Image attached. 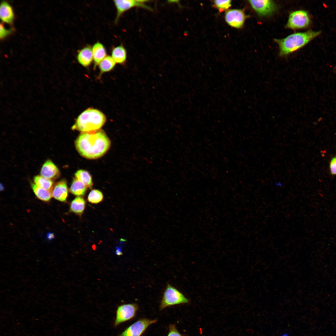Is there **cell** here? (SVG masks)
I'll use <instances>...</instances> for the list:
<instances>
[{
  "label": "cell",
  "instance_id": "1",
  "mask_svg": "<svg viewBox=\"0 0 336 336\" xmlns=\"http://www.w3.org/2000/svg\"><path fill=\"white\" fill-rule=\"evenodd\" d=\"M76 148L82 156L88 159L98 158L109 149L111 142L102 130L82 133L75 141Z\"/></svg>",
  "mask_w": 336,
  "mask_h": 336
},
{
  "label": "cell",
  "instance_id": "2",
  "mask_svg": "<svg viewBox=\"0 0 336 336\" xmlns=\"http://www.w3.org/2000/svg\"><path fill=\"white\" fill-rule=\"evenodd\" d=\"M320 31L312 30L295 33L282 39H275L278 45L279 55L284 56L300 49L318 36Z\"/></svg>",
  "mask_w": 336,
  "mask_h": 336
},
{
  "label": "cell",
  "instance_id": "3",
  "mask_svg": "<svg viewBox=\"0 0 336 336\" xmlns=\"http://www.w3.org/2000/svg\"><path fill=\"white\" fill-rule=\"evenodd\" d=\"M106 121L105 116L101 111L89 108L78 116L72 129L82 133L95 131L100 130Z\"/></svg>",
  "mask_w": 336,
  "mask_h": 336
},
{
  "label": "cell",
  "instance_id": "4",
  "mask_svg": "<svg viewBox=\"0 0 336 336\" xmlns=\"http://www.w3.org/2000/svg\"><path fill=\"white\" fill-rule=\"evenodd\" d=\"M189 302V300L182 293L168 283L163 293L159 309L162 310L168 307Z\"/></svg>",
  "mask_w": 336,
  "mask_h": 336
},
{
  "label": "cell",
  "instance_id": "5",
  "mask_svg": "<svg viewBox=\"0 0 336 336\" xmlns=\"http://www.w3.org/2000/svg\"><path fill=\"white\" fill-rule=\"evenodd\" d=\"M149 1L143 0H114L117 11L115 23H117L120 17L125 12L134 7H141L152 11V8L146 4Z\"/></svg>",
  "mask_w": 336,
  "mask_h": 336
},
{
  "label": "cell",
  "instance_id": "6",
  "mask_svg": "<svg viewBox=\"0 0 336 336\" xmlns=\"http://www.w3.org/2000/svg\"><path fill=\"white\" fill-rule=\"evenodd\" d=\"M136 303L124 304L119 306L116 311L114 326H118L120 324L134 318L138 309Z\"/></svg>",
  "mask_w": 336,
  "mask_h": 336
},
{
  "label": "cell",
  "instance_id": "7",
  "mask_svg": "<svg viewBox=\"0 0 336 336\" xmlns=\"http://www.w3.org/2000/svg\"><path fill=\"white\" fill-rule=\"evenodd\" d=\"M310 19L308 13L303 10H298L290 14L286 27L291 29H302L308 26Z\"/></svg>",
  "mask_w": 336,
  "mask_h": 336
},
{
  "label": "cell",
  "instance_id": "8",
  "mask_svg": "<svg viewBox=\"0 0 336 336\" xmlns=\"http://www.w3.org/2000/svg\"><path fill=\"white\" fill-rule=\"evenodd\" d=\"M156 319H139L127 328L119 336H141L147 328L157 322Z\"/></svg>",
  "mask_w": 336,
  "mask_h": 336
},
{
  "label": "cell",
  "instance_id": "9",
  "mask_svg": "<svg viewBox=\"0 0 336 336\" xmlns=\"http://www.w3.org/2000/svg\"><path fill=\"white\" fill-rule=\"evenodd\" d=\"M248 1L253 9L260 16H270L277 10V6L272 0H249Z\"/></svg>",
  "mask_w": 336,
  "mask_h": 336
},
{
  "label": "cell",
  "instance_id": "10",
  "mask_svg": "<svg viewBox=\"0 0 336 336\" xmlns=\"http://www.w3.org/2000/svg\"><path fill=\"white\" fill-rule=\"evenodd\" d=\"M246 17L244 11L240 9L228 10L225 14V20L227 24L236 28L243 27Z\"/></svg>",
  "mask_w": 336,
  "mask_h": 336
},
{
  "label": "cell",
  "instance_id": "11",
  "mask_svg": "<svg viewBox=\"0 0 336 336\" xmlns=\"http://www.w3.org/2000/svg\"><path fill=\"white\" fill-rule=\"evenodd\" d=\"M52 196L61 202L65 201L68 196L66 181L62 180L55 184L51 190Z\"/></svg>",
  "mask_w": 336,
  "mask_h": 336
},
{
  "label": "cell",
  "instance_id": "12",
  "mask_svg": "<svg viewBox=\"0 0 336 336\" xmlns=\"http://www.w3.org/2000/svg\"><path fill=\"white\" fill-rule=\"evenodd\" d=\"M41 176L52 180L59 177V170L56 165L51 160H47L43 164L40 171Z\"/></svg>",
  "mask_w": 336,
  "mask_h": 336
},
{
  "label": "cell",
  "instance_id": "13",
  "mask_svg": "<svg viewBox=\"0 0 336 336\" xmlns=\"http://www.w3.org/2000/svg\"><path fill=\"white\" fill-rule=\"evenodd\" d=\"M78 63L85 67L89 66L93 61L92 47L87 45L80 50L77 55Z\"/></svg>",
  "mask_w": 336,
  "mask_h": 336
},
{
  "label": "cell",
  "instance_id": "14",
  "mask_svg": "<svg viewBox=\"0 0 336 336\" xmlns=\"http://www.w3.org/2000/svg\"><path fill=\"white\" fill-rule=\"evenodd\" d=\"M0 17L2 22L12 24L14 18V14L11 6L5 1H2L0 6Z\"/></svg>",
  "mask_w": 336,
  "mask_h": 336
},
{
  "label": "cell",
  "instance_id": "15",
  "mask_svg": "<svg viewBox=\"0 0 336 336\" xmlns=\"http://www.w3.org/2000/svg\"><path fill=\"white\" fill-rule=\"evenodd\" d=\"M92 49L93 61L95 67L107 56L106 51L104 45L99 42L95 43Z\"/></svg>",
  "mask_w": 336,
  "mask_h": 336
},
{
  "label": "cell",
  "instance_id": "16",
  "mask_svg": "<svg viewBox=\"0 0 336 336\" xmlns=\"http://www.w3.org/2000/svg\"><path fill=\"white\" fill-rule=\"evenodd\" d=\"M111 56L116 63L124 64L127 58L126 49L122 44L114 47L112 50Z\"/></svg>",
  "mask_w": 336,
  "mask_h": 336
},
{
  "label": "cell",
  "instance_id": "17",
  "mask_svg": "<svg viewBox=\"0 0 336 336\" xmlns=\"http://www.w3.org/2000/svg\"><path fill=\"white\" fill-rule=\"evenodd\" d=\"M87 188L82 183L75 178L72 180L70 191L75 195L82 196L85 194Z\"/></svg>",
  "mask_w": 336,
  "mask_h": 336
},
{
  "label": "cell",
  "instance_id": "18",
  "mask_svg": "<svg viewBox=\"0 0 336 336\" xmlns=\"http://www.w3.org/2000/svg\"><path fill=\"white\" fill-rule=\"evenodd\" d=\"M85 206V201L82 197L76 198L71 202L70 205L71 212L78 215H81L83 212Z\"/></svg>",
  "mask_w": 336,
  "mask_h": 336
},
{
  "label": "cell",
  "instance_id": "19",
  "mask_svg": "<svg viewBox=\"0 0 336 336\" xmlns=\"http://www.w3.org/2000/svg\"><path fill=\"white\" fill-rule=\"evenodd\" d=\"M31 187L35 195L40 200L47 202L51 198L52 196L51 190L42 188L33 183L31 184Z\"/></svg>",
  "mask_w": 336,
  "mask_h": 336
},
{
  "label": "cell",
  "instance_id": "20",
  "mask_svg": "<svg viewBox=\"0 0 336 336\" xmlns=\"http://www.w3.org/2000/svg\"><path fill=\"white\" fill-rule=\"evenodd\" d=\"M76 178L82 183L87 188L91 189L93 185L92 178L89 173L84 170H79L75 173Z\"/></svg>",
  "mask_w": 336,
  "mask_h": 336
},
{
  "label": "cell",
  "instance_id": "21",
  "mask_svg": "<svg viewBox=\"0 0 336 336\" xmlns=\"http://www.w3.org/2000/svg\"><path fill=\"white\" fill-rule=\"evenodd\" d=\"M34 181L38 187L47 190H51L53 187V182L51 180L42 176L38 175L35 176Z\"/></svg>",
  "mask_w": 336,
  "mask_h": 336
},
{
  "label": "cell",
  "instance_id": "22",
  "mask_svg": "<svg viewBox=\"0 0 336 336\" xmlns=\"http://www.w3.org/2000/svg\"><path fill=\"white\" fill-rule=\"evenodd\" d=\"M116 63L110 56H107L99 64L101 73L109 72L114 67Z\"/></svg>",
  "mask_w": 336,
  "mask_h": 336
},
{
  "label": "cell",
  "instance_id": "23",
  "mask_svg": "<svg viewBox=\"0 0 336 336\" xmlns=\"http://www.w3.org/2000/svg\"><path fill=\"white\" fill-rule=\"evenodd\" d=\"M103 198V195L101 192L98 190L93 189L89 193L87 200L90 203L96 204L102 201Z\"/></svg>",
  "mask_w": 336,
  "mask_h": 336
},
{
  "label": "cell",
  "instance_id": "24",
  "mask_svg": "<svg viewBox=\"0 0 336 336\" xmlns=\"http://www.w3.org/2000/svg\"><path fill=\"white\" fill-rule=\"evenodd\" d=\"M231 1L229 0L213 1V5L215 7L218 9L220 12H222L227 10L231 6Z\"/></svg>",
  "mask_w": 336,
  "mask_h": 336
},
{
  "label": "cell",
  "instance_id": "25",
  "mask_svg": "<svg viewBox=\"0 0 336 336\" xmlns=\"http://www.w3.org/2000/svg\"><path fill=\"white\" fill-rule=\"evenodd\" d=\"M14 30L13 28L8 29L6 28L1 23L0 25V38L1 39H3L8 35L11 34Z\"/></svg>",
  "mask_w": 336,
  "mask_h": 336
},
{
  "label": "cell",
  "instance_id": "26",
  "mask_svg": "<svg viewBox=\"0 0 336 336\" xmlns=\"http://www.w3.org/2000/svg\"><path fill=\"white\" fill-rule=\"evenodd\" d=\"M167 336H184L177 330L174 324H170Z\"/></svg>",
  "mask_w": 336,
  "mask_h": 336
},
{
  "label": "cell",
  "instance_id": "27",
  "mask_svg": "<svg viewBox=\"0 0 336 336\" xmlns=\"http://www.w3.org/2000/svg\"><path fill=\"white\" fill-rule=\"evenodd\" d=\"M330 168L331 174L336 175V157L332 159L330 163Z\"/></svg>",
  "mask_w": 336,
  "mask_h": 336
},
{
  "label": "cell",
  "instance_id": "28",
  "mask_svg": "<svg viewBox=\"0 0 336 336\" xmlns=\"http://www.w3.org/2000/svg\"><path fill=\"white\" fill-rule=\"evenodd\" d=\"M54 237V234L52 233H49L47 235V238L48 239L50 240L52 239Z\"/></svg>",
  "mask_w": 336,
  "mask_h": 336
},
{
  "label": "cell",
  "instance_id": "29",
  "mask_svg": "<svg viewBox=\"0 0 336 336\" xmlns=\"http://www.w3.org/2000/svg\"><path fill=\"white\" fill-rule=\"evenodd\" d=\"M280 336H290L289 334L287 333H284L281 334Z\"/></svg>",
  "mask_w": 336,
  "mask_h": 336
},
{
  "label": "cell",
  "instance_id": "30",
  "mask_svg": "<svg viewBox=\"0 0 336 336\" xmlns=\"http://www.w3.org/2000/svg\"><path fill=\"white\" fill-rule=\"evenodd\" d=\"M275 184L277 186H281L282 185V184L280 182L278 183L276 182Z\"/></svg>",
  "mask_w": 336,
  "mask_h": 336
},
{
  "label": "cell",
  "instance_id": "31",
  "mask_svg": "<svg viewBox=\"0 0 336 336\" xmlns=\"http://www.w3.org/2000/svg\"><path fill=\"white\" fill-rule=\"evenodd\" d=\"M322 118L321 117H320V118H319L318 119V121H320L322 120Z\"/></svg>",
  "mask_w": 336,
  "mask_h": 336
}]
</instances>
